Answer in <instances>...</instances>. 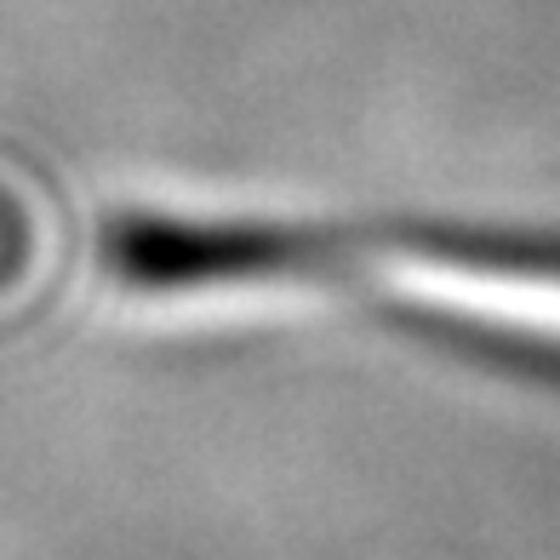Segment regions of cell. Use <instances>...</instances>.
I'll return each mask as SVG.
<instances>
[{"label":"cell","mask_w":560,"mask_h":560,"mask_svg":"<svg viewBox=\"0 0 560 560\" xmlns=\"http://www.w3.org/2000/svg\"><path fill=\"white\" fill-rule=\"evenodd\" d=\"M366 287L423 315L487 326L560 349V252L475 246V241H384L361 258Z\"/></svg>","instance_id":"cell-1"}]
</instances>
